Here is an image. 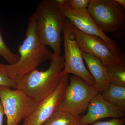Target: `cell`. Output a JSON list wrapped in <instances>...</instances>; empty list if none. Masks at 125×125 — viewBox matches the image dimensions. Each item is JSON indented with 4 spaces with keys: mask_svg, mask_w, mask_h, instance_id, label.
<instances>
[{
    "mask_svg": "<svg viewBox=\"0 0 125 125\" xmlns=\"http://www.w3.org/2000/svg\"><path fill=\"white\" fill-rule=\"evenodd\" d=\"M25 39L19 48V59L13 65L3 64L10 78L15 80L50 60L53 53L40 41L38 34L35 14L29 19Z\"/></svg>",
    "mask_w": 125,
    "mask_h": 125,
    "instance_id": "6da1fadb",
    "label": "cell"
},
{
    "mask_svg": "<svg viewBox=\"0 0 125 125\" xmlns=\"http://www.w3.org/2000/svg\"><path fill=\"white\" fill-rule=\"evenodd\" d=\"M48 69L44 71L33 70L15 80L17 89L38 104L52 93L58 87L64 67L63 56L54 54Z\"/></svg>",
    "mask_w": 125,
    "mask_h": 125,
    "instance_id": "7a4b0ae2",
    "label": "cell"
},
{
    "mask_svg": "<svg viewBox=\"0 0 125 125\" xmlns=\"http://www.w3.org/2000/svg\"><path fill=\"white\" fill-rule=\"evenodd\" d=\"M38 34L42 43L53 50V54L61 55V34L65 26L67 18L62 13L55 0H43L36 11Z\"/></svg>",
    "mask_w": 125,
    "mask_h": 125,
    "instance_id": "3957f363",
    "label": "cell"
},
{
    "mask_svg": "<svg viewBox=\"0 0 125 125\" xmlns=\"http://www.w3.org/2000/svg\"><path fill=\"white\" fill-rule=\"evenodd\" d=\"M70 80L57 111L80 115L87 110L91 101L98 93L94 86L78 76H71Z\"/></svg>",
    "mask_w": 125,
    "mask_h": 125,
    "instance_id": "277c9868",
    "label": "cell"
},
{
    "mask_svg": "<svg viewBox=\"0 0 125 125\" xmlns=\"http://www.w3.org/2000/svg\"><path fill=\"white\" fill-rule=\"evenodd\" d=\"M87 10L105 33L116 32L125 23V9L116 0H90Z\"/></svg>",
    "mask_w": 125,
    "mask_h": 125,
    "instance_id": "5b68a950",
    "label": "cell"
},
{
    "mask_svg": "<svg viewBox=\"0 0 125 125\" xmlns=\"http://www.w3.org/2000/svg\"><path fill=\"white\" fill-rule=\"evenodd\" d=\"M64 65L61 76L72 74L94 86L95 81L83 62L82 52L74 35L71 23L67 20L63 31Z\"/></svg>",
    "mask_w": 125,
    "mask_h": 125,
    "instance_id": "8992f818",
    "label": "cell"
},
{
    "mask_svg": "<svg viewBox=\"0 0 125 125\" xmlns=\"http://www.w3.org/2000/svg\"><path fill=\"white\" fill-rule=\"evenodd\" d=\"M0 101L7 118V125H19L38 104L20 90L5 86H0Z\"/></svg>",
    "mask_w": 125,
    "mask_h": 125,
    "instance_id": "52a82bcc",
    "label": "cell"
},
{
    "mask_svg": "<svg viewBox=\"0 0 125 125\" xmlns=\"http://www.w3.org/2000/svg\"><path fill=\"white\" fill-rule=\"evenodd\" d=\"M62 13L71 24L83 33L98 37L102 39L110 50L117 57L123 55L115 41L108 37L94 22L87 11V9L73 10L59 6Z\"/></svg>",
    "mask_w": 125,
    "mask_h": 125,
    "instance_id": "ba28073f",
    "label": "cell"
},
{
    "mask_svg": "<svg viewBox=\"0 0 125 125\" xmlns=\"http://www.w3.org/2000/svg\"><path fill=\"white\" fill-rule=\"evenodd\" d=\"M68 74L62 75L57 88L38 104L33 112L24 121L23 125H43L57 111L64 97L68 84Z\"/></svg>",
    "mask_w": 125,
    "mask_h": 125,
    "instance_id": "9c48e42d",
    "label": "cell"
},
{
    "mask_svg": "<svg viewBox=\"0 0 125 125\" xmlns=\"http://www.w3.org/2000/svg\"><path fill=\"white\" fill-rule=\"evenodd\" d=\"M71 25L75 39L82 52L95 56L104 65L117 64L125 57V53L120 57H116L102 39L83 33Z\"/></svg>",
    "mask_w": 125,
    "mask_h": 125,
    "instance_id": "30bf717a",
    "label": "cell"
},
{
    "mask_svg": "<svg viewBox=\"0 0 125 125\" xmlns=\"http://www.w3.org/2000/svg\"><path fill=\"white\" fill-rule=\"evenodd\" d=\"M87 113L82 117L79 125H88L107 117L124 118L125 111L112 105L98 94L90 103Z\"/></svg>",
    "mask_w": 125,
    "mask_h": 125,
    "instance_id": "8fae6325",
    "label": "cell"
},
{
    "mask_svg": "<svg viewBox=\"0 0 125 125\" xmlns=\"http://www.w3.org/2000/svg\"><path fill=\"white\" fill-rule=\"evenodd\" d=\"M83 59L85 61L89 72L95 81L94 87L99 94L108 89L111 83L106 69L100 59L92 54L82 52Z\"/></svg>",
    "mask_w": 125,
    "mask_h": 125,
    "instance_id": "7c38bea8",
    "label": "cell"
},
{
    "mask_svg": "<svg viewBox=\"0 0 125 125\" xmlns=\"http://www.w3.org/2000/svg\"><path fill=\"white\" fill-rule=\"evenodd\" d=\"M106 101L125 110V86L112 83L105 92L100 94Z\"/></svg>",
    "mask_w": 125,
    "mask_h": 125,
    "instance_id": "4fadbf2b",
    "label": "cell"
},
{
    "mask_svg": "<svg viewBox=\"0 0 125 125\" xmlns=\"http://www.w3.org/2000/svg\"><path fill=\"white\" fill-rule=\"evenodd\" d=\"M125 61L124 57L117 64L105 65L111 83L125 86Z\"/></svg>",
    "mask_w": 125,
    "mask_h": 125,
    "instance_id": "5bb4252c",
    "label": "cell"
},
{
    "mask_svg": "<svg viewBox=\"0 0 125 125\" xmlns=\"http://www.w3.org/2000/svg\"><path fill=\"white\" fill-rule=\"evenodd\" d=\"M82 116L57 111L43 125H79Z\"/></svg>",
    "mask_w": 125,
    "mask_h": 125,
    "instance_id": "9a60e30c",
    "label": "cell"
},
{
    "mask_svg": "<svg viewBox=\"0 0 125 125\" xmlns=\"http://www.w3.org/2000/svg\"><path fill=\"white\" fill-rule=\"evenodd\" d=\"M0 56L8 62L9 65H13L16 63L19 59V54H14L6 44L2 38L0 29Z\"/></svg>",
    "mask_w": 125,
    "mask_h": 125,
    "instance_id": "2e32d148",
    "label": "cell"
},
{
    "mask_svg": "<svg viewBox=\"0 0 125 125\" xmlns=\"http://www.w3.org/2000/svg\"><path fill=\"white\" fill-rule=\"evenodd\" d=\"M59 6L73 10L87 9L90 0H55Z\"/></svg>",
    "mask_w": 125,
    "mask_h": 125,
    "instance_id": "e0dca14e",
    "label": "cell"
},
{
    "mask_svg": "<svg viewBox=\"0 0 125 125\" xmlns=\"http://www.w3.org/2000/svg\"><path fill=\"white\" fill-rule=\"evenodd\" d=\"M0 86H5L17 89L15 81L10 78L0 60Z\"/></svg>",
    "mask_w": 125,
    "mask_h": 125,
    "instance_id": "ac0fdd59",
    "label": "cell"
},
{
    "mask_svg": "<svg viewBox=\"0 0 125 125\" xmlns=\"http://www.w3.org/2000/svg\"><path fill=\"white\" fill-rule=\"evenodd\" d=\"M125 118H113L105 121H98L94 122L92 125H125Z\"/></svg>",
    "mask_w": 125,
    "mask_h": 125,
    "instance_id": "d6986e66",
    "label": "cell"
},
{
    "mask_svg": "<svg viewBox=\"0 0 125 125\" xmlns=\"http://www.w3.org/2000/svg\"><path fill=\"white\" fill-rule=\"evenodd\" d=\"M5 113L2 103L0 101V125H3Z\"/></svg>",
    "mask_w": 125,
    "mask_h": 125,
    "instance_id": "ffe728a7",
    "label": "cell"
},
{
    "mask_svg": "<svg viewBox=\"0 0 125 125\" xmlns=\"http://www.w3.org/2000/svg\"><path fill=\"white\" fill-rule=\"evenodd\" d=\"M119 4L121 5L123 8H125V0H116Z\"/></svg>",
    "mask_w": 125,
    "mask_h": 125,
    "instance_id": "44dd1931",
    "label": "cell"
}]
</instances>
